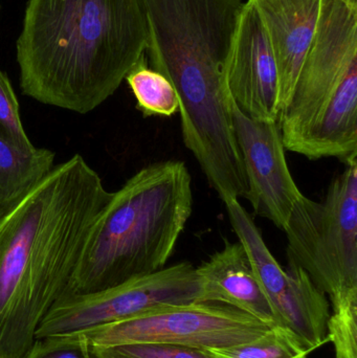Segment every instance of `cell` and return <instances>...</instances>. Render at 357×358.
<instances>
[{
    "instance_id": "15",
    "label": "cell",
    "mask_w": 357,
    "mask_h": 358,
    "mask_svg": "<svg viewBox=\"0 0 357 358\" xmlns=\"http://www.w3.org/2000/svg\"><path fill=\"white\" fill-rule=\"evenodd\" d=\"M205 351L214 358H308L309 355L295 334L279 325L251 342Z\"/></svg>"
},
{
    "instance_id": "13",
    "label": "cell",
    "mask_w": 357,
    "mask_h": 358,
    "mask_svg": "<svg viewBox=\"0 0 357 358\" xmlns=\"http://www.w3.org/2000/svg\"><path fill=\"white\" fill-rule=\"evenodd\" d=\"M48 149L24 151L0 134V208L27 195L54 167Z\"/></svg>"
},
{
    "instance_id": "7",
    "label": "cell",
    "mask_w": 357,
    "mask_h": 358,
    "mask_svg": "<svg viewBox=\"0 0 357 358\" xmlns=\"http://www.w3.org/2000/svg\"><path fill=\"white\" fill-rule=\"evenodd\" d=\"M272 327L228 305L195 302L161 307L78 334L94 346L159 343L207 350L251 342Z\"/></svg>"
},
{
    "instance_id": "17",
    "label": "cell",
    "mask_w": 357,
    "mask_h": 358,
    "mask_svg": "<svg viewBox=\"0 0 357 358\" xmlns=\"http://www.w3.org/2000/svg\"><path fill=\"white\" fill-rule=\"evenodd\" d=\"M0 134L24 151L35 150L21 122L20 109L10 80L0 69Z\"/></svg>"
},
{
    "instance_id": "9",
    "label": "cell",
    "mask_w": 357,
    "mask_h": 358,
    "mask_svg": "<svg viewBox=\"0 0 357 358\" xmlns=\"http://www.w3.org/2000/svg\"><path fill=\"white\" fill-rule=\"evenodd\" d=\"M233 101L256 121L278 122L280 90L274 54L253 0H247L224 66Z\"/></svg>"
},
{
    "instance_id": "10",
    "label": "cell",
    "mask_w": 357,
    "mask_h": 358,
    "mask_svg": "<svg viewBox=\"0 0 357 358\" xmlns=\"http://www.w3.org/2000/svg\"><path fill=\"white\" fill-rule=\"evenodd\" d=\"M263 23L276 61L280 113L295 88L309 50L320 13L321 0H253Z\"/></svg>"
},
{
    "instance_id": "12",
    "label": "cell",
    "mask_w": 357,
    "mask_h": 358,
    "mask_svg": "<svg viewBox=\"0 0 357 358\" xmlns=\"http://www.w3.org/2000/svg\"><path fill=\"white\" fill-rule=\"evenodd\" d=\"M286 271V287L272 304L276 325L291 330L310 353L328 342L329 303L301 267L289 262Z\"/></svg>"
},
{
    "instance_id": "3",
    "label": "cell",
    "mask_w": 357,
    "mask_h": 358,
    "mask_svg": "<svg viewBox=\"0 0 357 358\" xmlns=\"http://www.w3.org/2000/svg\"><path fill=\"white\" fill-rule=\"evenodd\" d=\"M192 212V178L184 162L142 168L111 193L63 296L92 294L161 271Z\"/></svg>"
},
{
    "instance_id": "16",
    "label": "cell",
    "mask_w": 357,
    "mask_h": 358,
    "mask_svg": "<svg viewBox=\"0 0 357 358\" xmlns=\"http://www.w3.org/2000/svg\"><path fill=\"white\" fill-rule=\"evenodd\" d=\"M92 346L96 358H214L201 349L159 343Z\"/></svg>"
},
{
    "instance_id": "14",
    "label": "cell",
    "mask_w": 357,
    "mask_h": 358,
    "mask_svg": "<svg viewBox=\"0 0 357 358\" xmlns=\"http://www.w3.org/2000/svg\"><path fill=\"white\" fill-rule=\"evenodd\" d=\"M145 117H171L178 111V99L171 82L148 66L146 55L125 78Z\"/></svg>"
},
{
    "instance_id": "5",
    "label": "cell",
    "mask_w": 357,
    "mask_h": 358,
    "mask_svg": "<svg viewBox=\"0 0 357 358\" xmlns=\"http://www.w3.org/2000/svg\"><path fill=\"white\" fill-rule=\"evenodd\" d=\"M289 262L301 267L333 309L357 302V159L320 201L302 196L283 229Z\"/></svg>"
},
{
    "instance_id": "1",
    "label": "cell",
    "mask_w": 357,
    "mask_h": 358,
    "mask_svg": "<svg viewBox=\"0 0 357 358\" xmlns=\"http://www.w3.org/2000/svg\"><path fill=\"white\" fill-rule=\"evenodd\" d=\"M80 155L0 208V358H24L110 198Z\"/></svg>"
},
{
    "instance_id": "6",
    "label": "cell",
    "mask_w": 357,
    "mask_h": 358,
    "mask_svg": "<svg viewBox=\"0 0 357 358\" xmlns=\"http://www.w3.org/2000/svg\"><path fill=\"white\" fill-rule=\"evenodd\" d=\"M203 302L196 268L180 262L100 292L63 296L40 324L36 338L78 334L169 305Z\"/></svg>"
},
{
    "instance_id": "2",
    "label": "cell",
    "mask_w": 357,
    "mask_h": 358,
    "mask_svg": "<svg viewBox=\"0 0 357 358\" xmlns=\"http://www.w3.org/2000/svg\"><path fill=\"white\" fill-rule=\"evenodd\" d=\"M148 38L144 0H29L17 41L21 90L85 115L119 90Z\"/></svg>"
},
{
    "instance_id": "20",
    "label": "cell",
    "mask_w": 357,
    "mask_h": 358,
    "mask_svg": "<svg viewBox=\"0 0 357 358\" xmlns=\"http://www.w3.org/2000/svg\"><path fill=\"white\" fill-rule=\"evenodd\" d=\"M343 1L347 2L350 6H356V8H357V0H343Z\"/></svg>"
},
{
    "instance_id": "8",
    "label": "cell",
    "mask_w": 357,
    "mask_h": 358,
    "mask_svg": "<svg viewBox=\"0 0 357 358\" xmlns=\"http://www.w3.org/2000/svg\"><path fill=\"white\" fill-rule=\"evenodd\" d=\"M230 110L247 178L245 199L251 202L256 215L283 231L304 194L287 165L278 122L247 117L231 94Z\"/></svg>"
},
{
    "instance_id": "19",
    "label": "cell",
    "mask_w": 357,
    "mask_h": 358,
    "mask_svg": "<svg viewBox=\"0 0 357 358\" xmlns=\"http://www.w3.org/2000/svg\"><path fill=\"white\" fill-rule=\"evenodd\" d=\"M24 358H96L81 334L36 338Z\"/></svg>"
},
{
    "instance_id": "11",
    "label": "cell",
    "mask_w": 357,
    "mask_h": 358,
    "mask_svg": "<svg viewBox=\"0 0 357 358\" xmlns=\"http://www.w3.org/2000/svg\"><path fill=\"white\" fill-rule=\"evenodd\" d=\"M196 273L203 288V302L228 305L276 326L270 301L240 242L226 241L221 250L197 267Z\"/></svg>"
},
{
    "instance_id": "4",
    "label": "cell",
    "mask_w": 357,
    "mask_h": 358,
    "mask_svg": "<svg viewBox=\"0 0 357 358\" xmlns=\"http://www.w3.org/2000/svg\"><path fill=\"white\" fill-rule=\"evenodd\" d=\"M285 150L310 161L357 159V8L321 0L309 50L278 121Z\"/></svg>"
},
{
    "instance_id": "18",
    "label": "cell",
    "mask_w": 357,
    "mask_h": 358,
    "mask_svg": "<svg viewBox=\"0 0 357 358\" xmlns=\"http://www.w3.org/2000/svg\"><path fill=\"white\" fill-rule=\"evenodd\" d=\"M327 336L335 346V358H357V302L333 309Z\"/></svg>"
}]
</instances>
